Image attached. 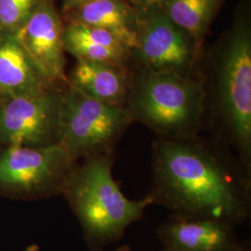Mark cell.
Wrapping results in <instances>:
<instances>
[{"instance_id":"cell-1","label":"cell","mask_w":251,"mask_h":251,"mask_svg":"<svg viewBox=\"0 0 251 251\" xmlns=\"http://www.w3.org/2000/svg\"><path fill=\"white\" fill-rule=\"evenodd\" d=\"M152 203L172 215L240 225L251 211V170L214 137L157 138L152 144Z\"/></svg>"},{"instance_id":"cell-2","label":"cell","mask_w":251,"mask_h":251,"mask_svg":"<svg viewBox=\"0 0 251 251\" xmlns=\"http://www.w3.org/2000/svg\"><path fill=\"white\" fill-rule=\"evenodd\" d=\"M199 77L205 91L200 133L228 145L251 170V31L247 21L235 22L212 72Z\"/></svg>"},{"instance_id":"cell-3","label":"cell","mask_w":251,"mask_h":251,"mask_svg":"<svg viewBox=\"0 0 251 251\" xmlns=\"http://www.w3.org/2000/svg\"><path fill=\"white\" fill-rule=\"evenodd\" d=\"M114 154L86 158L73 171L63 190L91 251H103L123 238L126 228L140 221L144 210L153 204L149 195L141 200L126 198L113 177Z\"/></svg>"},{"instance_id":"cell-4","label":"cell","mask_w":251,"mask_h":251,"mask_svg":"<svg viewBox=\"0 0 251 251\" xmlns=\"http://www.w3.org/2000/svg\"><path fill=\"white\" fill-rule=\"evenodd\" d=\"M205 91L198 74L181 75L135 67L126 108L157 138L186 139L201 131Z\"/></svg>"},{"instance_id":"cell-5","label":"cell","mask_w":251,"mask_h":251,"mask_svg":"<svg viewBox=\"0 0 251 251\" xmlns=\"http://www.w3.org/2000/svg\"><path fill=\"white\" fill-rule=\"evenodd\" d=\"M131 123L126 108L92 99L68 85L63 90L58 144L75 161L115 152Z\"/></svg>"},{"instance_id":"cell-6","label":"cell","mask_w":251,"mask_h":251,"mask_svg":"<svg viewBox=\"0 0 251 251\" xmlns=\"http://www.w3.org/2000/svg\"><path fill=\"white\" fill-rule=\"evenodd\" d=\"M138 15L136 66L153 71L196 75L199 48L159 5L135 6Z\"/></svg>"},{"instance_id":"cell-7","label":"cell","mask_w":251,"mask_h":251,"mask_svg":"<svg viewBox=\"0 0 251 251\" xmlns=\"http://www.w3.org/2000/svg\"><path fill=\"white\" fill-rule=\"evenodd\" d=\"M63 90L0 98V143L28 147L58 144Z\"/></svg>"},{"instance_id":"cell-8","label":"cell","mask_w":251,"mask_h":251,"mask_svg":"<svg viewBox=\"0 0 251 251\" xmlns=\"http://www.w3.org/2000/svg\"><path fill=\"white\" fill-rule=\"evenodd\" d=\"M75 161L59 144L10 145L0 153V186L25 192L63 191Z\"/></svg>"},{"instance_id":"cell-9","label":"cell","mask_w":251,"mask_h":251,"mask_svg":"<svg viewBox=\"0 0 251 251\" xmlns=\"http://www.w3.org/2000/svg\"><path fill=\"white\" fill-rule=\"evenodd\" d=\"M64 25L52 0H41L34 14L13 36L43 79L51 87L68 86L65 74Z\"/></svg>"},{"instance_id":"cell-10","label":"cell","mask_w":251,"mask_h":251,"mask_svg":"<svg viewBox=\"0 0 251 251\" xmlns=\"http://www.w3.org/2000/svg\"><path fill=\"white\" fill-rule=\"evenodd\" d=\"M164 249L170 251H241L233 225L207 219L171 215L157 230Z\"/></svg>"},{"instance_id":"cell-11","label":"cell","mask_w":251,"mask_h":251,"mask_svg":"<svg viewBox=\"0 0 251 251\" xmlns=\"http://www.w3.org/2000/svg\"><path fill=\"white\" fill-rule=\"evenodd\" d=\"M68 85L92 99L126 107L130 72L127 67L115 63L77 61Z\"/></svg>"},{"instance_id":"cell-12","label":"cell","mask_w":251,"mask_h":251,"mask_svg":"<svg viewBox=\"0 0 251 251\" xmlns=\"http://www.w3.org/2000/svg\"><path fill=\"white\" fill-rule=\"evenodd\" d=\"M67 23H78L105 30L132 52L137 45L138 15L126 0H99L63 13Z\"/></svg>"},{"instance_id":"cell-13","label":"cell","mask_w":251,"mask_h":251,"mask_svg":"<svg viewBox=\"0 0 251 251\" xmlns=\"http://www.w3.org/2000/svg\"><path fill=\"white\" fill-rule=\"evenodd\" d=\"M65 52L77 61L102 62L127 67L132 51L118 38L105 30L78 23L64 25Z\"/></svg>"},{"instance_id":"cell-14","label":"cell","mask_w":251,"mask_h":251,"mask_svg":"<svg viewBox=\"0 0 251 251\" xmlns=\"http://www.w3.org/2000/svg\"><path fill=\"white\" fill-rule=\"evenodd\" d=\"M53 88L37 72L14 36L0 34V98Z\"/></svg>"},{"instance_id":"cell-15","label":"cell","mask_w":251,"mask_h":251,"mask_svg":"<svg viewBox=\"0 0 251 251\" xmlns=\"http://www.w3.org/2000/svg\"><path fill=\"white\" fill-rule=\"evenodd\" d=\"M224 0H162L169 18L200 47Z\"/></svg>"},{"instance_id":"cell-16","label":"cell","mask_w":251,"mask_h":251,"mask_svg":"<svg viewBox=\"0 0 251 251\" xmlns=\"http://www.w3.org/2000/svg\"><path fill=\"white\" fill-rule=\"evenodd\" d=\"M40 1L0 0V34H16L34 14Z\"/></svg>"},{"instance_id":"cell-17","label":"cell","mask_w":251,"mask_h":251,"mask_svg":"<svg viewBox=\"0 0 251 251\" xmlns=\"http://www.w3.org/2000/svg\"><path fill=\"white\" fill-rule=\"evenodd\" d=\"M99 0H62L63 2V12H67L69 10H72L74 9H76L81 6L93 3Z\"/></svg>"},{"instance_id":"cell-18","label":"cell","mask_w":251,"mask_h":251,"mask_svg":"<svg viewBox=\"0 0 251 251\" xmlns=\"http://www.w3.org/2000/svg\"><path fill=\"white\" fill-rule=\"evenodd\" d=\"M133 6H151V5H159L161 4L162 0H129Z\"/></svg>"},{"instance_id":"cell-19","label":"cell","mask_w":251,"mask_h":251,"mask_svg":"<svg viewBox=\"0 0 251 251\" xmlns=\"http://www.w3.org/2000/svg\"><path fill=\"white\" fill-rule=\"evenodd\" d=\"M115 251H131V250H130V248L128 246H122V247L118 248Z\"/></svg>"},{"instance_id":"cell-20","label":"cell","mask_w":251,"mask_h":251,"mask_svg":"<svg viewBox=\"0 0 251 251\" xmlns=\"http://www.w3.org/2000/svg\"><path fill=\"white\" fill-rule=\"evenodd\" d=\"M26 251H38V248L37 247H29L28 249H27Z\"/></svg>"},{"instance_id":"cell-21","label":"cell","mask_w":251,"mask_h":251,"mask_svg":"<svg viewBox=\"0 0 251 251\" xmlns=\"http://www.w3.org/2000/svg\"><path fill=\"white\" fill-rule=\"evenodd\" d=\"M251 251V249H250V246L247 244V246L243 249L242 251Z\"/></svg>"},{"instance_id":"cell-22","label":"cell","mask_w":251,"mask_h":251,"mask_svg":"<svg viewBox=\"0 0 251 251\" xmlns=\"http://www.w3.org/2000/svg\"><path fill=\"white\" fill-rule=\"evenodd\" d=\"M168 251V250H166V249H163V250H162V251Z\"/></svg>"}]
</instances>
